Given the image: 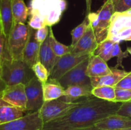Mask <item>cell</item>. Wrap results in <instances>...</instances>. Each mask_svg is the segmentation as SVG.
Wrapping results in <instances>:
<instances>
[{"label": "cell", "instance_id": "obj_3", "mask_svg": "<svg viewBox=\"0 0 131 130\" xmlns=\"http://www.w3.org/2000/svg\"><path fill=\"white\" fill-rule=\"evenodd\" d=\"M114 13L115 5L111 0H107L97 12H90L87 15L99 44L107 38Z\"/></svg>", "mask_w": 131, "mask_h": 130}, {"label": "cell", "instance_id": "obj_18", "mask_svg": "<svg viewBox=\"0 0 131 130\" xmlns=\"http://www.w3.org/2000/svg\"><path fill=\"white\" fill-rule=\"evenodd\" d=\"M0 92V123L3 124L21 118L27 114L24 110L9 104L1 98Z\"/></svg>", "mask_w": 131, "mask_h": 130}, {"label": "cell", "instance_id": "obj_46", "mask_svg": "<svg viewBox=\"0 0 131 130\" xmlns=\"http://www.w3.org/2000/svg\"><path fill=\"white\" fill-rule=\"evenodd\" d=\"M104 2H106V1H107V0H104Z\"/></svg>", "mask_w": 131, "mask_h": 130}, {"label": "cell", "instance_id": "obj_35", "mask_svg": "<svg viewBox=\"0 0 131 130\" xmlns=\"http://www.w3.org/2000/svg\"><path fill=\"white\" fill-rule=\"evenodd\" d=\"M49 28L50 27L46 25L40 29L36 30V39L40 43H42V42H44L45 40L47 38L49 32Z\"/></svg>", "mask_w": 131, "mask_h": 130}, {"label": "cell", "instance_id": "obj_7", "mask_svg": "<svg viewBox=\"0 0 131 130\" xmlns=\"http://www.w3.org/2000/svg\"><path fill=\"white\" fill-rule=\"evenodd\" d=\"M79 102H67L60 99L44 101L39 110V115L43 124L63 115L72 108L81 103Z\"/></svg>", "mask_w": 131, "mask_h": 130}, {"label": "cell", "instance_id": "obj_22", "mask_svg": "<svg viewBox=\"0 0 131 130\" xmlns=\"http://www.w3.org/2000/svg\"><path fill=\"white\" fill-rule=\"evenodd\" d=\"M42 88L44 101L60 99L65 94V89L56 80L49 79L46 83L42 84Z\"/></svg>", "mask_w": 131, "mask_h": 130}, {"label": "cell", "instance_id": "obj_16", "mask_svg": "<svg viewBox=\"0 0 131 130\" xmlns=\"http://www.w3.org/2000/svg\"><path fill=\"white\" fill-rule=\"evenodd\" d=\"M128 73L124 70H119L115 67L111 68V72L107 75L99 77L90 78L91 84L93 87L105 85L115 87Z\"/></svg>", "mask_w": 131, "mask_h": 130}, {"label": "cell", "instance_id": "obj_6", "mask_svg": "<svg viewBox=\"0 0 131 130\" xmlns=\"http://www.w3.org/2000/svg\"><path fill=\"white\" fill-rule=\"evenodd\" d=\"M131 36V15L127 12H115L111 17L107 38L120 43Z\"/></svg>", "mask_w": 131, "mask_h": 130}, {"label": "cell", "instance_id": "obj_10", "mask_svg": "<svg viewBox=\"0 0 131 130\" xmlns=\"http://www.w3.org/2000/svg\"><path fill=\"white\" fill-rule=\"evenodd\" d=\"M27 98L26 113L39 111L44 103L42 84L36 76L25 85Z\"/></svg>", "mask_w": 131, "mask_h": 130}, {"label": "cell", "instance_id": "obj_43", "mask_svg": "<svg viewBox=\"0 0 131 130\" xmlns=\"http://www.w3.org/2000/svg\"><path fill=\"white\" fill-rule=\"evenodd\" d=\"M125 12H127V14H130V15H131V9H130V10H127V11H126Z\"/></svg>", "mask_w": 131, "mask_h": 130}, {"label": "cell", "instance_id": "obj_29", "mask_svg": "<svg viewBox=\"0 0 131 130\" xmlns=\"http://www.w3.org/2000/svg\"><path fill=\"white\" fill-rule=\"evenodd\" d=\"M128 56H129V53L126 50L125 52H123L120 46V43H118V42L115 43L114 49L113 50L112 54H111V57H117V62L115 67L116 68H118V67H122V68H124V66L122 65L123 59L127 57Z\"/></svg>", "mask_w": 131, "mask_h": 130}, {"label": "cell", "instance_id": "obj_44", "mask_svg": "<svg viewBox=\"0 0 131 130\" xmlns=\"http://www.w3.org/2000/svg\"><path fill=\"white\" fill-rule=\"evenodd\" d=\"M126 41H131V36L130 37H129V38H127V39Z\"/></svg>", "mask_w": 131, "mask_h": 130}, {"label": "cell", "instance_id": "obj_31", "mask_svg": "<svg viewBox=\"0 0 131 130\" xmlns=\"http://www.w3.org/2000/svg\"><path fill=\"white\" fill-rule=\"evenodd\" d=\"M131 100V90L122 89L115 87V101L116 103H124Z\"/></svg>", "mask_w": 131, "mask_h": 130}, {"label": "cell", "instance_id": "obj_21", "mask_svg": "<svg viewBox=\"0 0 131 130\" xmlns=\"http://www.w3.org/2000/svg\"><path fill=\"white\" fill-rule=\"evenodd\" d=\"M0 19L3 33L7 38L14 25L11 0H0Z\"/></svg>", "mask_w": 131, "mask_h": 130}, {"label": "cell", "instance_id": "obj_15", "mask_svg": "<svg viewBox=\"0 0 131 130\" xmlns=\"http://www.w3.org/2000/svg\"><path fill=\"white\" fill-rule=\"evenodd\" d=\"M93 126L99 129L110 130L131 128V118L115 113L100 120Z\"/></svg>", "mask_w": 131, "mask_h": 130}, {"label": "cell", "instance_id": "obj_42", "mask_svg": "<svg viewBox=\"0 0 131 130\" xmlns=\"http://www.w3.org/2000/svg\"><path fill=\"white\" fill-rule=\"evenodd\" d=\"M3 32L2 31V25H1V19H0V33Z\"/></svg>", "mask_w": 131, "mask_h": 130}, {"label": "cell", "instance_id": "obj_5", "mask_svg": "<svg viewBox=\"0 0 131 130\" xmlns=\"http://www.w3.org/2000/svg\"><path fill=\"white\" fill-rule=\"evenodd\" d=\"M30 27L23 23H14L7 37L8 47L12 59L23 60V54L28 42Z\"/></svg>", "mask_w": 131, "mask_h": 130}, {"label": "cell", "instance_id": "obj_9", "mask_svg": "<svg viewBox=\"0 0 131 130\" xmlns=\"http://www.w3.org/2000/svg\"><path fill=\"white\" fill-rule=\"evenodd\" d=\"M90 56H92L69 53L59 57L56 64L50 73L49 79L58 81L67 72Z\"/></svg>", "mask_w": 131, "mask_h": 130}, {"label": "cell", "instance_id": "obj_25", "mask_svg": "<svg viewBox=\"0 0 131 130\" xmlns=\"http://www.w3.org/2000/svg\"><path fill=\"white\" fill-rule=\"evenodd\" d=\"M49 42L50 46L52 48V50L54 52L55 55L57 57H60L65 54H67L71 52V48L70 46H66L65 45L60 43L56 40L54 35L53 31H52L51 27L49 28Z\"/></svg>", "mask_w": 131, "mask_h": 130}, {"label": "cell", "instance_id": "obj_12", "mask_svg": "<svg viewBox=\"0 0 131 130\" xmlns=\"http://www.w3.org/2000/svg\"><path fill=\"white\" fill-rule=\"evenodd\" d=\"M1 98L5 101L19 108L26 112L27 98L25 85L19 84L13 85H7L5 90L2 92Z\"/></svg>", "mask_w": 131, "mask_h": 130}, {"label": "cell", "instance_id": "obj_32", "mask_svg": "<svg viewBox=\"0 0 131 130\" xmlns=\"http://www.w3.org/2000/svg\"><path fill=\"white\" fill-rule=\"evenodd\" d=\"M28 25L34 29H39L46 26L43 20L40 17L36 15H31Z\"/></svg>", "mask_w": 131, "mask_h": 130}, {"label": "cell", "instance_id": "obj_27", "mask_svg": "<svg viewBox=\"0 0 131 130\" xmlns=\"http://www.w3.org/2000/svg\"><path fill=\"white\" fill-rule=\"evenodd\" d=\"M89 25L90 20L88 17V15H86V17L84 18V20L72 31L71 34L72 40V44L70 45L73 47L78 43V41L81 38V37L86 33Z\"/></svg>", "mask_w": 131, "mask_h": 130}, {"label": "cell", "instance_id": "obj_24", "mask_svg": "<svg viewBox=\"0 0 131 130\" xmlns=\"http://www.w3.org/2000/svg\"><path fill=\"white\" fill-rule=\"evenodd\" d=\"M115 43L116 42L107 38L99 44L95 51L94 54L100 56L105 61L107 62L112 58L111 54L114 49Z\"/></svg>", "mask_w": 131, "mask_h": 130}, {"label": "cell", "instance_id": "obj_41", "mask_svg": "<svg viewBox=\"0 0 131 130\" xmlns=\"http://www.w3.org/2000/svg\"><path fill=\"white\" fill-rule=\"evenodd\" d=\"M119 1H120V0H111V1H112V2H113V3L114 4V5H115V4H116V3H117Z\"/></svg>", "mask_w": 131, "mask_h": 130}, {"label": "cell", "instance_id": "obj_30", "mask_svg": "<svg viewBox=\"0 0 131 130\" xmlns=\"http://www.w3.org/2000/svg\"><path fill=\"white\" fill-rule=\"evenodd\" d=\"M12 59L8 47L7 38L3 32L0 33V62L5 59Z\"/></svg>", "mask_w": 131, "mask_h": 130}, {"label": "cell", "instance_id": "obj_33", "mask_svg": "<svg viewBox=\"0 0 131 130\" xmlns=\"http://www.w3.org/2000/svg\"><path fill=\"white\" fill-rule=\"evenodd\" d=\"M116 114L131 118V100L122 103Z\"/></svg>", "mask_w": 131, "mask_h": 130}, {"label": "cell", "instance_id": "obj_17", "mask_svg": "<svg viewBox=\"0 0 131 130\" xmlns=\"http://www.w3.org/2000/svg\"><path fill=\"white\" fill-rule=\"evenodd\" d=\"M111 72V68L109 67L107 62L97 55L91 56L88 61L86 74L89 77H99Z\"/></svg>", "mask_w": 131, "mask_h": 130}, {"label": "cell", "instance_id": "obj_34", "mask_svg": "<svg viewBox=\"0 0 131 130\" xmlns=\"http://www.w3.org/2000/svg\"><path fill=\"white\" fill-rule=\"evenodd\" d=\"M131 9V0H120L115 5V12H125Z\"/></svg>", "mask_w": 131, "mask_h": 130}, {"label": "cell", "instance_id": "obj_26", "mask_svg": "<svg viewBox=\"0 0 131 130\" xmlns=\"http://www.w3.org/2000/svg\"><path fill=\"white\" fill-rule=\"evenodd\" d=\"M92 94L93 96L99 99L115 102V87L105 85L93 87L92 89Z\"/></svg>", "mask_w": 131, "mask_h": 130}, {"label": "cell", "instance_id": "obj_1", "mask_svg": "<svg viewBox=\"0 0 131 130\" xmlns=\"http://www.w3.org/2000/svg\"><path fill=\"white\" fill-rule=\"evenodd\" d=\"M120 103L90 98L61 116L43 124L42 130H75L94 125L98 121L116 113Z\"/></svg>", "mask_w": 131, "mask_h": 130}, {"label": "cell", "instance_id": "obj_28", "mask_svg": "<svg viewBox=\"0 0 131 130\" xmlns=\"http://www.w3.org/2000/svg\"><path fill=\"white\" fill-rule=\"evenodd\" d=\"M32 70L34 72L35 76L42 82V84H44L49 78V72L40 61H37L33 66Z\"/></svg>", "mask_w": 131, "mask_h": 130}, {"label": "cell", "instance_id": "obj_8", "mask_svg": "<svg viewBox=\"0 0 131 130\" xmlns=\"http://www.w3.org/2000/svg\"><path fill=\"white\" fill-rule=\"evenodd\" d=\"M90 57L67 72L58 80L64 89L71 85H92L90 77L86 74Z\"/></svg>", "mask_w": 131, "mask_h": 130}, {"label": "cell", "instance_id": "obj_2", "mask_svg": "<svg viewBox=\"0 0 131 130\" xmlns=\"http://www.w3.org/2000/svg\"><path fill=\"white\" fill-rule=\"evenodd\" d=\"M35 76L31 68L23 60L5 59L1 62L0 77L6 85L23 84L26 85Z\"/></svg>", "mask_w": 131, "mask_h": 130}, {"label": "cell", "instance_id": "obj_4", "mask_svg": "<svg viewBox=\"0 0 131 130\" xmlns=\"http://www.w3.org/2000/svg\"><path fill=\"white\" fill-rule=\"evenodd\" d=\"M61 0H31L29 15H36L41 18L46 25L52 27L61 19Z\"/></svg>", "mask_w": 131, "mask_h": 130}, {"label": "cell", "instance_id": "obj_11", "mask_svg": "<svg viewBox=\"0 0 131 130\" xmlns=\"http://www.w3.org/2000/svg\"><path fill=\"white\" fill-rule=\"evenodd\" d=\"M43 123L39 112L26 114L21 118L0 124V130H42Z\"/></svg>", "mask_w": 131, "mask_h": 130}, {"label": "cell", "instance_id": "obj_40", "mask_svg": "<svg viewBox=\"0 0 131 130\" xmlns=\"http://www.w3.org/2000/svg\"><path fill=\"white\" fill-rule=\"evenodd\" d=\"M126 50L127 51L128 53L130 54L131 55V47H127V48Z\"/></svg>", "mask_w": 131, "mask_h": 130}, {"label": "cell", "instance_id": "obj_37", "mask_svg": "<svg viewBox=\"0 0 131 130\" xmlns=\"http://www.w3.org/2000/svg\"><path fill=\"white\" fill-rule=\"evenodd\" d=\"M75 130H110V129H99L93 125V126H88V127H84V128L78 129H75ZM116 130H131V128L122 129H116Z\"/></svg>", "mask_w": 131, "mask_h": 130}, {"label": "cell", "instance_id": "obj_13", "mask_svg": "<svg viewBox=\"0 0 131 130\" xmlns=\"http://www.w3.org/2000/svg\"><path fill=\"white\" fill-rule=\"evenodd\" d=\"M98 45L99 43L96 39L93 28L90 23L86 33L78 43L73 47L70 45V53L93 56Z\"/></svg>", "mask_w": 131, "mask_h": 130}, {"label": "cell", "instance_id": "obj_47", "mask_svg": "<svg viewBox=\"0 0 131 130\" xmlns=\"http://www.w3.org/2000/svg\"><path fill=\"white\" fill-rule=\"evenodd\" d=\"M0 124H1V123H0Z\"/></svg>", "mask_w": 131, "mask_h": 130}, {"label": "cell", "instance_id": "obj_20", "mask_svg": "<svg viewBox=\"0 0 131 130\" xmlns=\"http://www.w3.org/2000/svg\"><path fill=\"white\" fill-rule=\"evenodd\" d=\"M93 88L92 85H71L65 89L64 96L60 99L67 102H74L73 101L81 97L90 98L93 96Z\"/></svg>", "mask_w": 131, "mask_h": 130}, {"label": "cell", "instance_id": "obj_38", "mask_svg": "<svg viewBox=\"0 0 131 130\" xmlns=\"http://www.w3.org/2000/svg\"><path fill=\"white\" fill-rule=\"evenodd\" d=\"M6 84L3 80L0 77V92H3L6 87Z\"/></svg>", "mask_w": 131, "mask_h": 130}, {"label": "cell", "instance_id": "obj_48", "mask_svg": "<svg viewBox=\"0 0 131 130\" xmlns=\"http://www.w3.org/2000/svg\"></svg>", "mask_w": 131, "mask_h": 130}, {"label": "cell", "instance_id": "obj_23", "mask_svg": "<svg viewBox=\"0 0 131 130\" xmlns=\"http://www.w3.org/2000/svg\"><path fill=\"white\" fill-rule=\"evenodd\" d=\"M14 23L25 24L29 15V9L24 0H11Z\"/></svg>", "mask_w": 131, "mask_h": 130}, {"label": "cell", "instance_id": "obj_19", "mask_svg": "<svg viewBox=\"0 0 131 130\" xmlns=\"http://www.w3.org/2000/svg\"><path fill=\"white\" fill-rule=\"evenodd\" d=\"M58 57L55 55L49 42L48 36L40 45L38 56V61L41 62L51 73L54 65L56 64Z\"/></svg>", "mask_w": 131, "mask_h": 130}, {"label": "cell", "instance_id": "obj_36", "mask_svg": "<svg viewBox=\"0 0 131 130\" xmlns=\"http://www.w3.org/2000/svg\"><path fill=\"white\" fill-rule=\"evenodd\" d=\"M116 87L131 90V71L129 72L116 85Z\"/></svg>", "mask_w": 131, "mask_h": 130}, {"label": "cell", "instance_id": "obj_45", "mask_svg": "<svg viewBox=\"0 0 131 130\" xmlns=\"http://www.w3.org/2000/svg\"><path fill=\"white\" fill-rule=\"evenodd\" d=\"M0 71H1V62H0Z\"/></svg>", "mask_w": 131, "mask_h": 130}, {"label": "cell", "instance_id": "obj_39", "mask_svg": "<svg viewBox=\"0 0 131 130\" xmlns=\"http://www.w3.org/2000/svg\"><path fill=\"white\" fill-rule=\"evenodd\" d=\"M67 3L65 0H61V3H60V6H61V10L62 12H63L67 8Z\"/></svg>", "mask_w": 131, "mask_h": 130}, {"label": "cell", "instance_id": "obj_14", "mask_svg": "<svg viewBox=\"0 0 131 130\" xmlns=\"http://www.w3.org/2000/svg\"><path fill=\"white\" fill-rule=\"evenodd\" d=\"M37 29L30 28L29 39L25 46L23 54V61L30 68L38 61L40 47L41 43L37 40L35 33Z\"/></svg>", "mask_w": 131, "mask_h": 130}]
</instances>
